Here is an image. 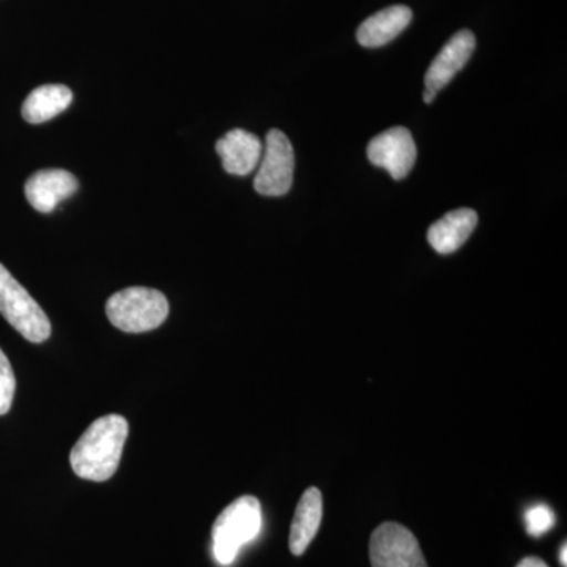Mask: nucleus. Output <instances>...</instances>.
<instances>
[{"label":"nucleus","instance_id":"f257e3e1","mask_svg":"<svg viewBox=\"0 0 567 567\" xmlns=\"http://www.w3.org/2000/svg\"><path fill=\"white\" fill-rule=\"evenodd\" d=\"M128 432V421L121 415H106L93 421L71 450L73 472L82 480L95 483L111 480L121 464Z\"/></svg>","mask_w":567,"mask_h":567},{"label":"nucleus","instance_id":"f03ea898","mask_svg":"<svg viewBox=\"0 0 567 567\" xmlns=\"http://www.w3.org/2000/svg\"><path fill=\"white\" fill-rule=\"evenodd\" d=\"M262 528V506L256 496L235 499L213 525V554L223 566L233 565L240 548L259 536Z\"/></svg>","mask_w":567,"mask_h":567},{"label":"nucleus","instance_id":"7ed1b4c3","mask_svg":"<svg viewBox=\"0 0 567 567\" xmlns=\"http://www.w3.org/2000/svg\"><path fill=\"white\" fill-rule=\"evenodd\" d=\"M110 322L125 333H147L169 316V301L159 290L128 287L112 295L106 303Z\"/></svg>","mask_w":567,"mask_h":567},{"label":"nucleus","instance_id":"20e7f679","mask_svg":"<svg viewBox=\"0 0 567 567\" xmlns=\"http://www.w3.org/2000/svg\"><path fill=\"white\" fill-rule=\"evenodd\" d=\"M0 315L22 338L33 344H40L51 336V322L43 309L2 264H0Z\"/></svg>","mask_w":567,"mask_h":567},{"label":"nucleus","instance_id":"39448f33","mask_svg":"<svg viewBox=\"0 0 567 567\" xmlns=\"http://www.w3.org/2000/svg\"><path fill=\"white\" fill-rule=\"evenodd\" d=\"M254 188L262 196L279 197L290 192L293 183L295 153L289 137L279 130L268 132Z\"/></svg>","mask_w":567,"mask_h":567},{"label":"nucleus","instance_id":"423d86ee","mask_svg":"<svg viewBox=\"0 0 567 567\" xmlns=\"http://www.w3.org/2000/svg\"><path fill=\"white\" fill-rule=\"evenodd\" d=\"M369 558L372 567H429L415 535L395 522L372 533Z\"/></svg>","mask_w":567,"mask_h":567},{"label":"nucleus","instance_id":"0eeeda50","mask_svg":"<svg viewBox=\"0 0 567 567\" xmlns=\"http://www.w3.org/2000/svg\"><path fill=\"white\" fill-rule=\"evenodd\" d=\"M416 144L404 126H394L369 142L368 158L377 167L388 171L394 181L412 173L416 163Z\"/></svg>","mask_w":567,"mask_h":567},{"label":"nucleus","instance_id":"6e6552de","mask_svg":"<svg viewBox=\"0 0 567 567\" xmlns=\"http://www.w3.org/2000/svg\"><path fill=\"white\" fill-rule=\"evenodd\" d=\"M475 48L476 39L473 32H457L453 39L447 41L429 66L424 78L425 89L435 93L445 89L456 78L458 71L464 69L475 52Z\"/></svg>","mask_w":567,"mask_h":567},{"label":"nucleus","instance_id":"1a4fd4ad","mask_svg":"<svg viewBox=\"0 0 567 567\" xmlns=\"http://www.w3.org/2000/svg\"><path fill=\"white\" fill-rule=\"evenodd\" d=\"M80 188L76 177L69 171H39L25 182V197L40 213H51L62 200L69 199Z\"/></svg>","mask_w":567,"mask_h":567},{"label":"nucleus","instance_id":"9d476101","mask_svg":"<svg viewBox=\"0 0 567 567\" xmlns=\"http://www.w3.org/2000/svg\"><path fill=\"white\" fill-rule=\"evenodd\" d=\"M216 152L227 174L246 177L259 166L264 145L256 134L237 128L216 142Z\"/></svg>","mask_w":567,"mask_h":567},{"label":"nucleus","instance_id":"9b49d317","mask_svg":"<svg viewBox=\"0 0 567 567\" xmlns=\"http://www.w3.org/2000/svg\"><path fill=\"white\" fill-rule=\"evenodd\" d=\"M412 18V10L405 6H393L377 11L358 28V43L364 48L385 47L409 28Z\"/></svg>","mask_w":567,"mask_h":567},{"label":"nucleus","instance_id":"f8f14e48","mask_svg":"<svg viewBox=\"0 0 567 567\" xmlns=\"http://www.w3.org/2000/svg\"><path fill=\"white\" fill-rule=\"evenodd\" d=\"M477 226V213L470 208L446 213L442 219L429 227V245L439 254L456 252L465 245L470 235L475 233Z\"/></svg>","mask_w":567,"mask_h":567},{"label":"nucleus","instance_id":"ddd939ff","mask_svg":"<svg viewBox=\"0 0 567 567\" xmlns=\"http://www.w3.org/2000/svg\"><path fill=\"white\" fill-rule=\"evenodd\" d=\"M323 516L322 492L309 487L301 496L290 527L289 546L295 557H301L319 532Z\"/></svg>","mask_w":567,"mask_h":567},{"label":"nucleus","instance_id":"4468645a","mask_svg":"<svg viewBox=\"0 0 567 567\" xmlns=\"http://www.w3.org/2000/svg\"><path fill=\"white\" fill-rule=\"evenodd\" d=\"M71 102H73V93L66 85H40L35 91L29 93L22 104V117L32 125H39V123L58 117L70 106Z\"/></svg>","mask_w":567,"mask_h":567},{"label":"nucleus","instance_id":"2eb2a0df","mask_svg":"<svg viewBox=\"0 0 567 567\" xmlns=\"http://www.w3.org/2000/svg\"><path fill=\"white\" fill-rule=\"evenodd\" d=\"M14 391H17V379L9 358L0 349V416L7 415L13 404Z\"/></svg>","mask_w":567,"mask_h":567},{"label":"nucleus","instance_id":"dca6fc26","mask_svg":"<svg viewBox=\"0 0 567 567\" xmlns=\"http://www.w3.org/2000/svg\"><path fill=\"white\" fill-rule=\"evenodd\" d=\"M525 524H527V532L529 536H543L544 533H547L548 529L554 527V511L546 505L529 507L527 513H525Z\"/></svg>","mask_w":567,"mask_h":567},{"label":"nucleus","instance_id":"f3484780","mask_svg":"<svg viewBox=\"0 0 567 567\" xmlns=\"http://www.w3.org/2000/svg\"><path fill=\"white\" fill-rule=\"evenodd\" d=\"M517 567H548L546 565V561L544 559L537 558V557H527L522 559L520 563H518Z\"/></svg>","mask_w":567,"mask_h":567},{"label":"nucleus","instance_id":"a211bd4d","mask_svg":"<svg viewBox=\"0 0 567 567\" xmlns=\"http://www.w3.org/2000/svg\"><path fill=\"white\" fill-rule=\"evenodd\" d=\"M435 99H436V93L435 92L427 91V89H424L423 100H424L425 104L434 103Z\"/></svg>","mask_w":567,"mask_h":567},{"label":"nucleus","instance_id":"6ab92c4d","mask_svg":"<svg viewBox=\"0 0 567 567\" xmlns=\"http://www.w3.org/2000/svg\"><path fill=\"white\" fill-rule=\"evenodd\" d=\"M566 551H567V546L565 543V544H563L561 551H559V563H561L563 567L567 566Z\"/></svg>","mask_w":567,"mask_h":567}]
</instances>
